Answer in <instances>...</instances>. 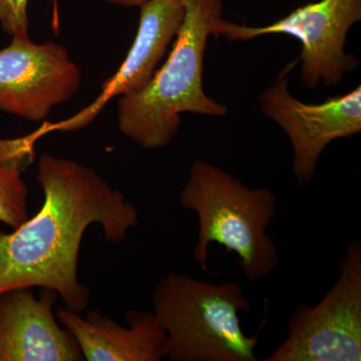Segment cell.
<instances>
[{"instance_id":"1","label":"cell","mask_w":361,"mask_h":361,"mask_svg":"<svg viewBox=\"0 0 361 361\" xmlns=\"http://www.w3.org/2000/svg\"><path fill=\"white\" fill-rule=\"evenodd\" d=\"M37 182L44 196L39 212L13 232L0 231V294L25 287L49 289L66 308L80 313L90 296L78 274L85 230L99 224L104 238L120 243L139 225V213L97 171L70 159L42 154Z\"/></svg>"},{"instance_id":"2","label":"cell","mask_w":361,"mask_h":361,"mask_svg":"<svg viewBox=\"0 0 361 361\" xmlns=\"http://www.w3.org/2000/svg\"><path fill=\"white\" fill-rule=\"evenodd\" d=\"M185 18L167 61L149 84L118 97V127L145 149L165 148L179 133L185 113L225 116V104L207 96L204 61L214 28L222 18V0H183Z\"/></svg>"},{"instance_id":"3","label":"cell","mask_w":361,"mask_h":361,"mask_svg":"<svg viewBox=\"0 0 361 361\" xmlns=\"http://www.w3.org/2000/svg\"><path fill=\"white\" fill-rule=\"evenodd\" d=\"M179 202L198 216L193 255L202 270H208V247L212 242L238 256L249 281L268 276L279 265L276 245L266 233L276 214V197L268 188L252 189L198 159L192 164Z\"/></svg>"},{"instance_id":"4","label":"cell","mask_w":361,"mask_h":361,"mask_svg":"<svg viewBox=\"0 0 361 361\" xmlns=\"http://www.w3.org/2000/svg\"><path fill=\"white\" fill-rule=\"evenodd\" d=\"M152 302L171 361L258 360L259 331L247 336L242 329L239 313L251 306L236 282L212 284L171 272L157 283Z\"/></svg>"},{"instance_id":"5","label":"cell","mask_w":361,"mask_h":361,"mask_svg":"<svg viewBox=\"0 0 361 361\" xmlns=\"http://www.w3.org/2000/svg\"><path fill=\"white\" fill-rule=\"evenodd\" d=\"M361 20V0H318L297 7L270 25L249 26L220 18L213 37L244 42L268 35L295 37L301 44L300 80L304 87H334L346 73L358 66V59L345 51L349 30Z\"/></svg>"},{"instance_id":"6","label":"cell","mask_w":361,"mask_h":361,"mask_svg":"<svg viewBox=\"0 0 361 361\" xmlns=\"http://www.w3.org/2000/svg\"><path fill=\"white\" fill-rule=\"evenodd\" d=\"M264 361L361 360V244H349L336 283L319 303L299 306L287 338Z\"/></svg>"},{"instance_id":"7","label":"cell","mask_w":361,"mask_h":361,"mask_svg":"<svg viewBox=\"0 0 361 361\" xmlns=\"http://www.w3.org/2000/svg\"><path fill=\"white\" fill-rule=\"evenodd\" d=\"M298 58L278 73L259 97L263 115L277 123L293 149L292 171L300 186L314 179L320 156L330 142L361 132V87L322 104H306L289 92V75Z\"/></svg>"},{"instance_id":"8","label":"cell","mask_w":361,"mask_h":361,"mask_svg":"<svg viewBox=\"0 0 361 361\" xmlns=\"http://www.w3.org/2000/svg\"><path fill=\"white\" fill-rule=\"evenodd\" d=\"M82 71L63 45L11 37L0 49V111L42 122L70 102L82 85Z\"/></svg>"},{"instance_id":"9","label":"cell","mask_w":361,"mask_h":361,"mask_svg":"<svg viewBox=\"0 0 361 361\" xmlns=\"http://www.w3.org/2000/svg\"><path fill=\"white\" fill-rule=\"evenodd\" d=\"M139 8V26L134 42L120 68L102 85L97 99L63 122L44 123L35 130L39 137L52 130L82 129L99 115L111 99L140 92L149 84L179 32L185 6L183 0H149Z\"/></svg>"},{"instance_id":"10","label":"cell","mask_w":361,"mask_h":361,"mask_svg":"<svg viewBox=\"0 0 361 361\" xmlns=\"http://www.w3.org/2000/svg\"><path fill=\"white\" fill-rule=\"evenodd\" d=\"M58 294L32 288L0 294V361L85 360L75 337L59 326L54 305Z\"/></svg>"},{"instance_id":"11","label":"cell","mask_w":361,"mask_h":361,"mask_svg":"<svg viewBox=\"0 0 361 361\" xmlns=\"http://www.w3.org/2000/svg\"><path fill=\"white\" fill-rule=\"evenodd\" d=\"M56 315L75 337L85 360L160 361L166 357L167 334L154 312L128 310V327L99 310L82 317L77 311L59 307Z\"/></svg>"},{"instance_id":"12","label":"cell","mask_w":361,"mask_h":361,"mask_svg":"<svg viewBox=\"0 0 361 361\" xmlns=\"http://www.w3.org/2000/svg\"><path fill=\"white\" fill-rule=\"evenodd\" d=\"M27 199L21 173L0 165V223L16 229L27 220Z\"/></svg>"},{"instance_id":"13","label":"cell","mask_w":361,"mask_h":361,"mask_svg":"<svg viewBox=\"0 0 361 361\" xmlns=\"http://www.w3.org/2000/svg\"><path fill=\"white\" fill-rule=\"evenodd\" d=\"M35 142L28 135L0 139V165L23 173L35 160Z\"/></svg>"},{"instance_id":"14","label":"cell","mask_w":361,"mask_h":361,"mask_svg":"<svg viewBox=\"0 0 361 361\" xmlns=\"http://www.w3.org/2000/svg\"><path fill=\"white\" fill-rule=\"evenodd\" d=\"M28 2L30 0H0V26L9 37L30 35Z\"/></svg>"},{"instance_id":"15","label":"cell","mask_w":361,"mask_h":361,"mask_svg":"<svg viewBox=\"0 0 361 361\" xmlns=\"http://www.w3.org/2000/svg\"><path fill=\"white\" fill-rule=\"evenodd\" d=\"M106 1L116 6L140 7L149 0H106Z\"/></svg>"},{"instance_id":"16","label":"cell","mask_w":361,"mask_h":361,"mask_svg":"<svg viewBox=\"0 0 361 361\" xmlns=\"http://www.w3.org/2000/svg\"><path fill=\"white\" fill-rule=\"evenodd\" d=\"M59 0H51L52 6L51 25L54 32H59Z\"/></svg>"}]
</instances>
